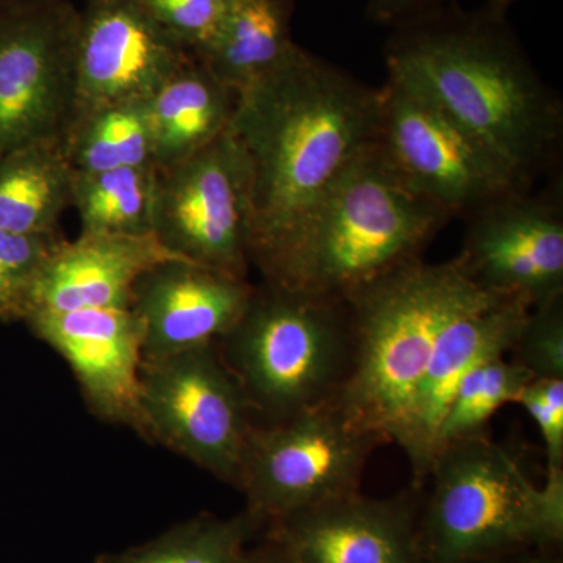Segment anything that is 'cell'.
I'll use <instances>...</instances> for the list:
<instances>
[{"label":"cell","mask_w":563,"mask_h":563,"mask_svg":"<svg viewBox=\"0 0 563 563\" xmlns=\"http://www.w3.org/2000/svg\"><path fill=\"white\" fill-rule=\"evenodd\" d=\"M220 342L252 413L287 420L333 401L343 387L352 358L350 303L263 282Z\"/></svg>","instance_id":"obj_6"},{"label":"cell","mask_w":563,"mask_h":563,"mask_svg":"<svg viewBox=\"0 0 563 563\" xmlns=\"http://www.w3.org/2000/svg\"><path fill=\"white\" fill-rule=\"evenodd\" d=\"M74 172L62 141L20 147L0 157V229L54 235L73 203Z\"/></svg>","instance_id":"obj_21"},{"label":"cell","mask_w":563,"mask_h":563,"mask_svg":"<svg viewBox=\"0 0 563 563\" xmlns=\"http://www.w3.org/2000/svg\"><path fill=\"white\" fill-rule=\"evenodd\" d=\"M374 144L410 191L451 217H468L503 196L528 190L442 110L393 79L379 90Z\"/></svg>","instance_id":"obj_9"},{"label":"cell","mask_w":563,"mask_h":563,"mask_svg":"<svg viewBox=\"0 0 563 563\" xmlns=\"http://www.w3.org/2000/svg\"><path fill=\"white\" fill-rule=\"evenodd\" d=\"M254 285L187 261L155 266L133 288L143 358L218 343L246 310Z\"/></svg>","instance_id":"obj_17"},{"label":"cell","mask_w":563,"mask_h":563,"mask_svg":"<svg viewBox=\"0 0 563 563\" xmlns=\"http://www.w3.org/2000/svg\"><path fill=\"white\" fill-rule=\"evenodd\" d=\"M420 509L428 563H487L563 539V474L533 483L507 448L487 435L443 448Z\"/></svg>","instance_id":"obj_5"},{"label":"cell","mask_w":563,"mask_h":563,"mask_svg":"<svg viewBox=\"0 0 563 563\" xmlns=\"http://www.w3.org/2000/svg\"><path fill=\"white\" fill-rule=\"evenodd\" d=\"M487 563H562L561 559L544 554H510Z\"/></svg>","instance_id":"obj_32"},{"label":"cell","mask_w":563,"mask_h":563,"mask_svg":"<svg viewBox=\"0 0 563 563\" xmlns=\"http://www.w3.org/2000/svg\"><path fill=\"white\" fill-rule=\"evenodd\" d=\"M236 95L198 57L188 58L147 101L157 169L169 168L228 131Z\"/></svg>","instance_id":"obj_19"},{"label":"cell","mask_w":563,"mask_h":563,"mask_svg":"<svg viewBox=\"0 0 563 563\" xmlns=\"http://www.w3.org/2000/svg\"><path fill=\"white\" fill-rule=\"evenodd\" d=\"M399 27L385 51L388 79L432 102L531 190L558 162L563 109L504 16L429 11Z\"/></svg>","instance_id":"obj_2"},{"label":"cell","mask_w":563,"mask_h":563,"mask_svg":"<svg viewBox=\"0 0 563 563\" xmlns=\"http://www.w3.org/2000/svg\"><path fill=\"white\" fill-rule=\"evenodd\" d=\"M174 261L185 258L169 251L155 233L80 232L74 242L63 240L47 258L29 314L131 307L136 282L155 266Z\"/></svg>","instance_id":"obj_18"},{"label":"cell","mask_w":563,"mask_h":563,"mask_svg":"<svg viewBox=\"0 0 563 563\" xmlns=\"http://www.w3.org/2000/svg\"><path fill=\"white\" fill-rule=\"evenodd\" d=\"M24 322L68 363L92 413L143 437V328L131 307L33 312Z\"/></svg>","instance_id":"obj_14"},{"label":"cell","mask_w":563,"mask_h":563,"mask_svg":"<svg viewBox=\"0 0 563 563\" xmlns=\"http://www.w3.org/2000/svg\"><path fill=\"white\" fill-rule=\"evenodd\" d=\"M242 563H301L287 550L282 547L276 540L269 539L268 543L262 544V547L250 550L247 548L246 554H244Z\"/></svg>","instance_id":"obj_31"},{"label":"cell","mask_w":563,"mask_h":563,"mask_svg":"<svg viewBox=\"0 0 563 563\" xmlns=\"http://www.w3.org/2000/svg\"><path fill=\"white\" fill-rule=\"evenodd\" d=\"M413 492L369 498L340 496L269 525L276 540L301 563H428Z\"/></svg>","instance_id":"obj_15"},{"label":"cell","mask_w":563,"mask_h":563,"mask_svg":"<svg viewBox=\"0 0 563 563\" xmlns=\"http://www.w3.org/2000/svg\"><path fill=\"white\" fill-rule=\"evenodd\" d=\"M561 199L558 191H515L468 214L455 258L470 279L531 307L563 295Z\"/></svg>","instance_id":"obj_12"},{"label":"cell","mask_w":563,"mask_h":563,"mask_svg":"<svg viewBox=\"0 0 563 563\" xmlns=\"http://www.w3.org/2000/svg\"><path fill=\"white\" fill-rule=\"evenodd\" d=\"M251 173L229 125L209 146L158 169L154 233L174 254L247 279Z\"/></svg>","instance_id":"obj_11"},{"label":"cell","mask_w":563,"mask_h":563,"mask_svg":"<svg viewBox=\"0 0 563 563\" xmlns=\"http://www.w3.org/2000/svg\"><path fill=\"white\" fill-rule=\"evenodd\" d=\"M143 437L239 488L252 410L218 343L141 363Z\"/></svg>","instance_id":"obj_8"},{"label":"cell","mask_w":563,"mask_h":563,"mask_svg":"<svg viewBox=\"0 0 563 563\" xmlns=\"http://www.w3.org/2000/svg\"><path fill=\"white\" fill-rule=\"evenodd\" d=\"M158 169L154 165L76 174L73 203L81 233H154Z\"/></svg>","instance_id":"obj_23"},{"label":"cell","mask_w":563,"mask_h":563,"mask_svg":"<svg viewBox=\"0 0 563 563\" xmlns=\"http://www.w3.org/2000/svg\"><path fill=\"white\" fill-rule=\"evenodd\" d=\"M496 355L474 366L459 384L437 435L435 459L443 448L487 435V426L499 409L517 402L532 374L520 363Z\"/></svg>","instance_id":"obj_25"},{"label":"cell","mask_w":563,"mask_h":563,"mask_svg":"<svg viewBox=\"0 0 563 563\" xmlns=\"http://www.w3.org/2000/svg\"><path fill=\"white\" fill-rule=\"evenodd\" d=\"M517 404L539 429L547 453V474H563V379H532Z\"/></svg>","instance_id":"obj_29"},{"label":"cell","mask_w":563,"mask_h":563,"mask_svg":"<svg viewBox=\"0 0 563 563\" xmlns=\"http://www.w3.org/2000/svg\"><path fill=\"white\" fill-rule=\"evenodd\" d=\"M451 218L410 191L373 143L258 272L265 284L346 299L421 258Z\"/></svg>","instance_id":"obj_3"},{"label":"cell","mask_w":563,"mask_h":563,"mask_svg":"<svg viewBox=\"0 0 563 563\" xmlns=\"http://www.w3.org/2000/svg\"><path fill=\"white\" fill-rule=\"evenodd\" d=\"M291 0H231L217 35L199 55L236 96L290 54Z\"/></svg>","instance_id":"obj_20"},{"label":"cell","mask_w":563,"mask_h":563,"mask_svg":"<svg viewBox=\"0 0 563 563\" xmlns=\"http://www.w3.org/2000/svg\"><path fill=\"white\" fill-rule=\"evenodd\" d=\"M79 9L69 0L0 7V157L62 141L76 111Z\"/></svg>","instance_id":"obj_10"},{"label":"cell","mask_w":563,"mask_h":563,"mask_svg":"<svg viewBox=\"0 0 563 563\" xmlns=\"http://www.w3.org/2000/svg\"><path fill=\"white\" fill-rule=\"evenodd\" d=\"M379 90L295 44L236 96L231 131L251 173L250 258L257 268L301 228L376 140Z\"/></svg>","instance_id":"obj_1"},{"label":"cell","mask_w":563,"mask_h":563,"mask_svg":"<svg viewBox=\"0 0 563 563\" xmlns=\"http://www.w3.org/2000/svg\"><path fill=\"white\" fill-rule=\"evenodd\" d=\"M261 526L246 510L231 518L201 515L139 547L99 555L96 563H242Z\"/></svg>","instance_id":"obj_24"},{"label":"cell","mask_w":563,"mask_h":563,"mask_svg":"<svg viewBox=\"0 0 563 563\" xmlns=\"http://www.w3.org/2000/svg\"><path fill=\"white\" fill-rule=\"evenodd\" d=\"M531 309L523 299L490 295L443 329L396 442L409 459L417 488L431 474L440 424L459 384L474 366L512 350Z\"/></svg>","instance_id":"obj_16"},{"label":"cell","mask_w":563,"mask_h":563,"mask_svg":"<svg viewBox=\"0 0 563 563\" xmlns=\"http://www.w3.org/2000/svg\"><path fill=\"white\" fill-rule=\"evenodd\" d=\"M54 235H22L0 229V321H25L41 269L63 242Z\"/></svg>","instance_id":"obj_26"},{"label":"cell","mask_w":563,"mask_h":563,"mask_svg":"<svg viewBox=\"0 0 563 563\" xmlns=\"http://www.w3.org/2000/svg\"><path fill=\"white\" fill-rule=\"evenodd\" d=\"M195 57L135 0H87L76 43V114L118 102L150 101Z\"/></svg>","instance_id":"obj_13"},{"label":"cell","mask_w":563,"mask_h":563,"mask_svg":"<svg viewBox=\"0 0 563 563\" xmlns=\"http://www.w3.org/2000/svg\"><path fill=\"white\" fill-rule=\"evenodd\" d=\"M25 2V0H0V7L11 5V3Z\"/></svg>","instance_id":"obj_34"},{"label":"cell","mask_w":563,"mask_h":563,"mask_svg":"<svg viewBox=\"0 0 563 563\" xmlns=\"http://www.w3.org/2000/svg\"><path fill=\"white\" fill-rule=\"evenodd\" d=\"M163 32L199 57L217 35L231 0H135Z\"/></svg>","instance_id":"obj_28"},{"label":"cell","mask_w":563,"mask_h":563,"mask_svg":"<svg viewBox=\"0 0 563 563\" xmlns=\"http://www.w3.org/2000/svg\"><path fill=\"white\" fill-rule=\"evenodd\" d=\"M518 0H487V11L498 16H506V11Z\"/></svg>","instance_id":"obj_33"},{"label":"cell","mask_w":563,"mask_h":563,"mask_svg":"<svg viewBox=\"0 0 563 563\" xmlns=\"http://www.w3.org/2000/svg\"><path fill=\"white\" fill-rule=\"evenodd\" d=\"M509 352L533 379H563V295L529 310Z\"/></svg>","instance_id":"obj_27"},{"label":"cell","mask_w":563,"mask_h":563,"mask_svg":"<svg viewBox=\"0 0 563 563\" xmlns=\"http://www.w3.org/2000/svg\"><path fill=\"white\" fill-rule=\"evenodd\" d=\"M490 295L457 258H418L346 298L352 358L340 409L383 444L398 442L443 329Z\"/></svg>","instance_id":"obj_4"},{"label":"cell","mask_w":563,"mask_h":563,"mask_svg":"<svg viewBox=\"0 0 563 563\" xmlns=\"http://www.w3.org/2000/svg\"><path fill=\"white\" fill-rule=\"evenodd\" d=\"M62 150L76 174L154 165L147 101L109 103L76 114Z\"/></svg>","instance_id":"obj_22"},{"label":"cell","mask_w":563,"mask_h":563,"mask_svg":"<svg viewBox=\"0 0 563 563\" xmlns=\"http://www.w3.org/2000/svg\"><path fill=\"white\" fill-rule=\"evenodd\" d=\"M442 0H369V20L384 25H401L433 11Z\"/></svg>","instance_id":"obj_30"},{"label":"cell","mask_w":563,"mask_h":563,"mask_svg":"<svg viewBox=\"0 0 563 563\" xmlns=\"http://www.w3.org/2000/svg\"><path fill=\"white\" fill-rule=\"evenodd\" d=\"M383 442L333 401L287 420L252 426L239 490L263 525L358 492L369 455Z\"/></svg>","instance_id":"obj_7"}]
</instances>
